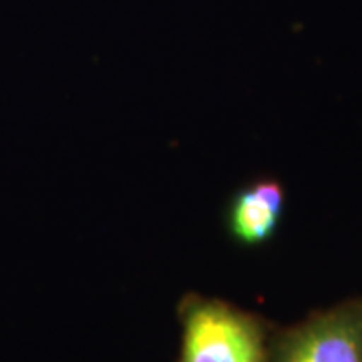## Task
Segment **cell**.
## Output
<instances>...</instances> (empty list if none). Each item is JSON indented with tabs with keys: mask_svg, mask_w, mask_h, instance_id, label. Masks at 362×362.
<instances>
[{
	"mask_svg": "<svg viewBox=\"0 0 362 362\" xmlns=\"http://www.w3.org/2000/svg\"><path fill=\"white\" fill-rule=\"evenodd\" d=\"M284 211V192L276 181H258L235 195L230 209V232L246 246L268 242Z\"/></svg>",
	"mask_w": 362,
	"mask_h": 362,
	"instance_id": "obj_3",
	"label": "cell"
},
{
	"mask_svg": "<svg viewBox=\"0 0 362 362\" xmlns=\"http://www.w3.org/2000/svg\"><path fill=\"white\" fill-rule=\"evenodd\" d=\"M180 362H266L270 330L223 300L187 296L180 306Z\"/></svg>",
	"mask_w": 362,
	"mask_h": 362,
	"instance_id": "obj_1",
	"label": "cell"
},
{
	"mask_svg": "<svg viewBox=\"0 0 362 362\" xmlns=\"http://www.w3.org/2000/svg\"><path fill=\"white\" fill-rule=\"evenodd\" d=\"M266 362H362V298L272 332Z\"/></svg>",
	"mask_w": 362,
	"mask_h": 362,
	"instance_id": "obj_2",
	"label": "cell"
}]
</instances>
